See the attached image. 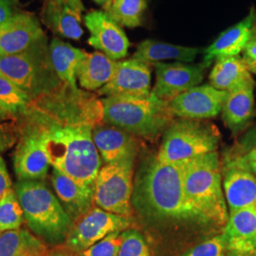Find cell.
<instances>
[{"label": "cell", "instance_id": "1", "mask_svg": "<svg viewBox=\"0 0 256 256\" xmlns=\"http://www.w3.org/2000/svg\"><path fill=\"white\" fill-rule=\"evenodd\" d=\"M22 113L46 122L37 128L50 166L82 185L94 186L102 158L92 138V124L58 122L28 106Z\"/></svg>", "mask_w": 256, "mask_h": 256}, {"label": "cell", "instance_id": "2", "mask_svg": "<svg viewBox=\"0 0 256 256\" xmlns=\"http://www.w3.org/2000/svg\"><path fill=\"white\" fill-rule=\"evenodd\" d=\"M132 204L150 220H191L183 190L182 162H167L156 156L146 160L136 176Z\"/></svg>", "mask_w": 256, "mask_h": 256}, {"label": "cell", "instance_id": "3", "mask_svg": "<svg viewBox=\"0 0 256 256\" xmlns=\"http://www.w3.org/2000/svg\"><path fill=\"white\" fill-rule=\"evenodd\" d=\"M183 190L191 220L224 226L229 220L218 152L182 162Z\"/></svg>", "mask_w": 256, "mask_h": 256}, {"label": "cell", "instance_id": "4", "mask_svg": "<svg viewBox=\"0 0 256 256\" xmlns=\"http://www.w3.org/2000/svg\"><path fill=\"white\" fill-rule=\"evenodd\" d=\"M101 102L104 122L138 137L154 138L174 122L169 102L152 92L146 97L108 96Z\"/></svg>", "mask_w": 256, "mask_h": 256}, {"label": "cell", "instance_id": "5", "mask_svg": "<svg viewBox=\"0 0 256 256\" xmlns=\"http://www.w3.org/2000/svg\"><path fill=\"white\" fill-rule=\"evenodd\" d=\"M14 191L30 230L50 245L66 240L72 220L58 198L40 180H18Z\"/></svg>", "mask_w": 256, "mask_h": 256}, {"label": "cell", "instance_id": "6", "mask_svg": "<svg viewBox=\"0 0 256 256\" xmlns=\"http://www.w3.org/2000/svg\"><path fill=\"white\" fill-rule=\"evenodd\" d=\"M0 74L16 84L32 100L58 86L46 36L18 54L0 56Z\"/></svg>", "mask_w": 256, "mask_h": 256}, {"label": "cell", "instance_id": "7", "mask_svg": "<svg viewBox=\"0 0 256 256\" xmlns=\"http://www.w3.org/2000/svg\"><path fill=\"white\" fill-rule=\"evenodd\" d=\"M220 140L214 124L203 120H176L165 130L156 156L167 162H183L216 152Z\"/></svg>", "mask_w": 256, "mask_h": 256}, {"label": "cell", "instance_id": "8", "mask_svg": "<svg viewBox=\"0 0 256 256\" xmlns=\"http://www.w3.org/2000/svg\"><path fill=\"white\" fill-rule=\"evenodd\" d=\"M134 160L101 167L94 182L93 200L102 210L129 218L132 207Z\"/></svg>", "mask_w": 256, "mask_h": 256}, {"label": "cell", "instance_id": "9", "mask_svg": "<svg viewBox=\"0 0 256 256\" xmlns=\"http://www.w3.org/2000/svg\"><path fill=\"white\" fill-rule=\"evenodd\" d=\"M130 225L128 216L112 214L99 207L92 208L72 223L66 244L74 252H82L113 232L126 230Z\"/></svg>", "mask_w": 256, "mask_h": 256}, {"label": "cell", "instance_id": "10", "mask_svg": "<svg viewBox=\"0 0 256 256\" xmlns=\"http://www.w3.org/2000/svg\"><path fill=\"white\" fill-rule=\"evenodd\" d=\"M221 174L229 212L256 206V176L244 155L228 156Z\"/></svg>", "mask_w": 256, "mask_h": 256}, {"label": "cell", "instance_id": "11", "mask_svg": "<svg viewBox=\"0 0 256 256\" xmlns=\"http://www.w3.org/2000/svg\"><path fill=\"white\" fill-rule=\"evenodd\" d=\"M156 82L152 93L162 101L170 102L176 97L198 86L209 66L205 63H156Z\"/></svg>", "mask_w": 256, "mask_h": 256}, {"label": "cell", "instance_id": "12", "mask_svg": "<svg viewBox=\"0 0 256 256\" xmlns=\"http://www.w3.org/2000/svg\"><path fill=\"white\" fill-rule=\"evenodd\" d=\"M84 25L90 36L88 44L108 56L112 60L120 61L128 54L130 42L118 22L104 10H92L84 16Z\"/></svg>", "mask_w": 256, "mask_h": 256}, {"label": "cell", "instance_id": "13", "mask_svg": "<svg viewBox=\"0 0 256 256\" xmlns=\"http://www.w3.org/2000/svg\"><path fill=\"white\" fill-rule=\"evenodd\" d=\"M228 92L210 84L196 86L169 102L174 117L180 119L206 120L216 117L223 108Z\"/></svg>", "mask_w": 256, "mask_h": 256}, {"label": "cell", "instance_id": "14", "mask_svg": "<svg viewBox=\"0 0 256 256\" xmlns=\"http://www.w3.org/2000/svg\"><path fill=\"white\" fill-rule=\"evenodd\" d=\"M151 64L134 58L118 61L110 82L98 90L100 96H137L151 94Z\"/></svg>", "mask_w": 256, "mask_h": 256}, {"label": "cell", "instance_id": "15", "mask_svg": "<svg viewBox=\"0 0 256 256\" xmlns=\"http://www.w3.org/2000/svg\"><path fill=\"white\" fill-rule=\"evenodd\" d=\"M50 164L42 144L39 128L34 126L22 137L16 147L14 167L18 180H42Z\"/></svg>", "mask_w": 256, "mask_h": 256}, {"label": "cell", "instance_id": "16", "mask_svg": "<svg viewBox=\"0 0 256 256\" xmlns=\"http://www.w3.org/2000/svg\"><path fill=\"white\" fill-rule=\"evenodd\" d=\"M82 0H45L40 12L43 24L55 34L79 40L82 34Z\"/></svg>", "mask_w": 256, "mask_h": 256}, {"label": "cell", "instance_id": "17", "mask_svg": "<svg viewBox=\"0 0 256 256\" xmlns=\"http://www.w3.org/2000/svg\"><path fill=\"white\" fill-rule=\"evenodd\" d=\"M45 36L36 16L22 10L0 27V56L23 52Z\"/></svg>", "mask_w": 256, "mask_h": 256}, {"label": "cell", "instance_id": "18", "mask_svg": "<svg viewBox=\"0 0 256 256\" xmlns=\"http://www.w3.org/2000/svg\"><path fill=\"white\" fill-rule=\"evenodd\" d=\"M256 36V12L252 7L246 18L223 32L204 50L202 62L210 66L218 58L238 56Z\"/></svg>", "mask_w": 256, "mask_h": 256}, {"label": "cell", "instance_id": "19", "mask_svg": "<svg viewBox=\"0 0 256 256\" xmlns=\"http://www.w3.org/2000/svg\"><path fill=\"white\" fill-rule=\"evenodd\" d=\"M92 138L102 160L108 164L135 160L138 144L134 135L111 124L92 129Z\"/></svg>", "mask_w": 256, "mask_h": 256}, {"label": "cell", "instance_id": "20", "mask_svg": "<svg viewBox=\"0 0 256 256\" xmlns=\"http://www.w3.org/2000/svg\"><path fill=\"white\" fill-rule=\"evenodd\" d=\"M52 183L56 196L72 222L92 209L94 186L82 185L55 168H52Z\"/></svg>", "mask_w": 256, "mask_h": 256}, {"label": "cell", "instance_id": "21", "mask_svg": "<svg viewBox=\"0 0 256 256\" xmlns=\"http://www.w3.org/2000/svg\"><path fill=\"white\" fill-rule=\"evenodd\" d=\"M222 234L228 250L256 254V206L229 212Z\"/></svg>", "mask_w": 256, "mask_h": 256}, {"label": "cell", "instance_id": "22", "mask_svg": "<svg viewBox=\"0 0 256 256\" xmlns=\"http://www.w3.org/2000/svg\"><path fill=\"white\" fill-rule=\"evenodd\" d=\"M254 82L228 92L221 110L225 126L234 134L247 126L254 114Z\"/></svg>", "mask_w": 256, "mask_h": 256}, {"label": "cell", "instance_id": "23", "mask_svg": "<svg viewBox=\"0 0 256 256\" xmlns=\"http://www.w3.org/2000/svg\"><path fill=\"white\" fill-rule=\"evenodd\" d=\"M209 82L218 90L230 92L254 81L247 63L238 55L216 59L209 75Z\"/></svg>", "mask_w": 256, "mask_h": 256}, {"label": "cell", "instance_id": "24", "mask_svg": "<svg viewBox=\"0 0 256 256\" xmlns=\"http://www.w3.org/2000/svg\"><path fill=\"white\" fill-rule=\"evenodd\" d=\"M117 62L100 52L84 56L77 70V81L86 92H98L112 79Z\"/></svg>", "mask_w": 256, "mask_h": 256}, {"label": "cell", "instance_id": "25", "mask_svg": "<svg viewBox=\"0 0 256 256\" xmlns=\"http://www.w3.org/2000/svg\"><path fill=\"white\" fill-rule=\"evenodd\" d=\"M48 52L54 72L59 80L72 88H77V70L88 52L58 38L48 43Z\"/></svg>", "mask_w": 256, "mask_h": 256}, {"label": "cell", "instance_id": "26", "mask_svg": "<svg viewBox=\"0 0 256 256\" xmlns=\"http://www.w3.org/2000/svg\"><path fill=\"white\" fill-rule=\"evenodd\" d=\"M200 54V48L178 46L174 44L158 42L155 40H144L137 46L132 58L149 64L162 63L166 60L190 64Z\"/></svg>", "mask_w": 256, "mask_h": 256}, {"label": "cell", "instance_id": "27", "mask_svg": "<svg viewBox=\"0 0 256 256\" xmlns=\"http://www.w3.org/2000/svg\"><path fill=\"white\" fill-rule=\"evenodd\" d=\"M0 256H50L41 239L25 229L0 232Z\"/></svg>", "mask_w": 256, "mask_h": 256}, {"label": "cell", "instance_id": "28", "mask_svg": "<svg viewBox=\"0 0 256 256\" xmlns=\"http://www.w3.org/2000/svg\"><path fill=\"white\" fill-rule=\"evenodd\" d=\"M147 0H112L106 12L120 26L137 28L142 23Z\"/></svg>", "mask_w": 256, "mask_h": 256}, {"label": "cell", "instance_id": "29", "mask_svg": "<svg viewBox=\"0 0 256 256\" xmlns=\"http://www.w3.org/2000/svg\"><path fill=\"white\" fill-rule=\"evenodd\" d=\"M30 98L16 84L0 74V108L12 116L19 115L27 108Z\"/></svg>", "mask_w": 256, "mask_h": 256}, {"label": "cell", "instance_id": "30", "mask_svg": "<svg viewBox=\"0 0 256 256\" xmlns=\"http://www.w3.org/2000/svg\"><path fill=\"white\" fill-rule=\"evenodd\" d=\"M24 220L18 196L10 188L0 198V232L19 229Z\"/></svg>", "mask_w": 256, "mask_h": 256}, {"label": "cell", "instance_id": "31", "mask_svg": "<svg viewBox=\"0 0 256 256\" xmlns=\"http://www.w3.org/2000/svg\"><path fill=\"white\" fill-rule=\"evenodd\" d=\"M122 242L119 256H151L150 250L144 236L136 230H126L122 232Z\"/></svg>", "mask_w": 256, "mask_h": 256}, {"label": "cell", "instance_id": "32", "mask_svg": "<svg viewBox=\"0 0 256 256\" xmlns=\"http://www.w3.org/2000/svg\"><path fill=\"white\" fill-rule=\"evenodd\" d=\"M122 232H113L81 252V256H119Z\"/></svg>", "mask_w": 256, "mask_h": 256}, {"label": "cell", "instance_id": "33", "mask_svg": "<svg viewBox=\"0 0 256 256\" xmlns=\"http://www.w3.org/2000/svg\"><path fill=\"white\" fill-rule=\"evenodd\" d=\"M228 252L223 234L210 238L182 256H225Z\"/></svg>", "mask_w": 256, "mask_h": 256}, {"label": "cell", "instance_id": "34", "mask_svg": "<svg viewBox=\"0 0 256 256\" xmlns=\"http://www.w3.org/2000/svg\"><path fill=\"white\" fill-rule=\"evenodd\" d=\"M22 12L19 0H0V27Z\"/></svg>", "mask_w": 256, "mask_h": 256}, {"label": "cell", "instance_id": "35", "mask_svg": "<svg viewBox=\"0 0 256 256\" xmlns=\"http://www.w3.org/2000/svg\"><path fill=\"white\" fill-rule=\"evenodd\" d=\"M12 188V180L3 158L0 155V198Z\"/></svg>", "mask_w": 256, "mask_h": 256}, {"label": "cell", "instance_id": "36", "mask_svg": "<svg viewBox=\"0 0 256 256\" xmlns=\"http://www.w3.org/2000/svg\"><path fill=\"white\" fill-rule=\"evenodd\" d=\"M243 59L248 66L250 70L256 68V36L245 48Z\"/></svg>", "mask_w": 256, "mask_h": 256}, {"label": "cell", "instance_id": "37", "mask_svg": "<svg viewBox=\"0 0 256 256\" xmlns=\"http://www.w3.org/2000/svg\"><path fill=\"white\" fill-rule=\"evenodd\" d=\"M225 256H256V254L242 252H236V250H228Z\"/></svg>", "mask_w": 256, "mask_h": 256}, {"label": "cell", "instance_id": "38", "mask_svg": "<svg viewBox=\"0 0 256 256\" xmlns=\"http://www.w3.org/2000/svg\"><path fill=\"white\" fill-rule=\"evenodd\" d=\"M244 156L248 162H256V146L250 149Z\"/></svg>", "mask_w": 256, "mask_h": 256}, {"label": "cell", "instance_id": "39", "mask_svg": "<svg viewBox=\"0 0 256 256\" xmlns=\"http://www.w3.org/2000/svg\"><path fill=\"white\" fill-rule=\"evenodd\" d=\"M93 1H94L96 4L102 6L104 10H106L108 9V8L110 7V3L112 2V0H93Z\"/></svg>", "mask_w": 256, "mask_h": 256}, {"label": "cell", "instance_id": "40", "mask_svg": "<svg viewBox=\"0 0 256 256\" xmlns=\"http://www.w3.org/2000/svg\"><path fill=\"white\" fill-rule=\"evenodd\" d=\"M10 116H12V115L10 114L9 112H7L6 110H2V108H0V122L9 119Z\"/></svg>", "mask_w": 256, "mask_h": 256}, {"label": "cell", "instance_id": "41", "mask_svg": "<svg viewBox=\"0 0 256 256\" xmlns=\"http://www.w3.org/2000/svg\"><path fill=\"white\" fill-rule=\"evenodd\" d=\"M248 162L250 164L252 171L254 172V174H256V162Z\"/></svg>", "mask_w": 256, "mask_h": 256}, {"label": "cell", "instance_id": "42", "mask_svg": "<svg viewBox=\"0 0 256 256\" xmlns=\"http://www.w3.org/2000/svg\"><path fill=\"white\" fill-rule=\"evenodd\" d=\"M50 256H70L68 254H61V252H56V254H50Z\"/></svg>", "mask_w": 256, "mask_h": 256}, {"label": "cell", "instance_id": "43", "mask_svg": "<svg viewBox=\"0 0 256 256\" xmlns=\"http://www.w3.org/2000/svg\"><path fill=\"white\" fill-rule=\"evenodd\" d=\"M250 72H252V74H256V68H252V70H250Z\"/></svg>", "mask_w": 256, "mask_h": 256}]
</instances>
